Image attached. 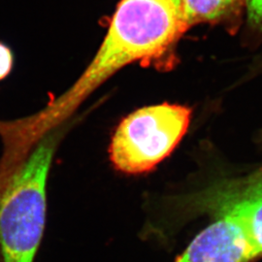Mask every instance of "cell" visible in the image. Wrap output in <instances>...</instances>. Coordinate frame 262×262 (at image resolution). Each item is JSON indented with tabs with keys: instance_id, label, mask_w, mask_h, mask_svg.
<instances>
[{
	"instance_id": "1",
	"label": "cell",
	"mask_w": 262,
	"mask_h": 262,
	"mask_svg": "<svg viewBox=\"0 0 262 262\" xmlns=\"http://www.w3.org/2000/svg\"><path fill=\"white\" fill-rule=\"evenodd\" d=\"M182 0H122L92 62L63 94L39 112L0 120L1 144L27 158L45 135L68 122L90 94L123 66L163 55L187 30Z\"/></svg>"
},
{
	"instance_id": "2",
	"label": "cell",
	"mask_w": 262,
	"mask_h": 262,
	"mask_svg": "<svg viewBox=\"0 0 262 262\" xmlns=\"http://www.w3.org/2000/svg\"><path fill=\"white\" fill-rule=\"evenodd\" d=\"M68 123L49 132L0 189V262H34L45 232L48 180Z\"/></svg>"
},
{
	"instance_id": "3",
	"label": "cell",
	"mask_w": 262,
	"mask_h": 262,
	"mask_svg": "<svg viewBox=\"0 0 262 262\" xmlns=\"http://www.w3.org/2000/svg\"><path fill=\"white\" fill-rule=\"evenodd\" d=\"M191 111L161 104L142 108L122 121L113 136L110 159L128 174L150 171L172 152L187 132Z\"/></svg>"
},
{
	"instance_id": "4",
	"label": "cell",
	"mask_w": 262,
	"mask_h": 262,
	"mask_svg": "<svg viewBox=\"0 0 262 262\" xmlns=\"http://www.w3.org/2000/svg\"><path fill=\"white\" fill-rule=\"evenodd\" d=\"M255 259L234 220L220 213L219 219L197 235L175 262H252Z\"/></svg>"
},
{
	"instance_id": "5",
	"label": "cell",
	"mask_w": 262,
	"mask_h": 262,
	"mask_svg": "<svg viewBox=\"0 0 262 262\" xmlns=\"http://www.w3.org/2000/svg\"><path fill=\"white\" fill-rule=\"evenodd\" d=\"M220 194V213L234 220L255 258L262 257V194L246 192L231 184Z\"/></svg>"
},
{
	"instance_id": "6",
	"label": "cell",
	"mask_w": 262,
	"mask_h": 262,
	"mask_svg": "<svg viewBox=\"0 0 262 262\" xmlns=\"http://www.w3.org/2000/svg\"><path fill=\"white\" fill-rule=\"evenodd\" d=\"M238 0H182L184 17L187 27L219 19L236 4Z\"/></svg>"
},
{
	"instance_id": "7",
	"label": "cell",
	"mask_w": 262,
	"mask_h": 262,
	"mask_svg": "<svg viewBox=\"0 0 262 262\" xmlns=\"http://www.w3.org/2000/svg\"><path fill=\"white\" fill-rule=\"evenodd\" d=\"M236 188L246 192L262 194V170L249 178L242 180L238 183H232Z\"/></svg>"
},
{
	"instance_id": "8",
	"label": "cell",
	"mask_w": 262,
	"mask_h": 262,
	"mask_svg": "<svg viewBox=\"0 0 262 262\" xmlns=\"http://www.w3.org/2000/svg\"><path fill=\"white\" fill-rule=\"evenodd\" d=\"M14 63V56L8 46L0 42V81L9 75Z\"/></svg>"
},
{
	"instance_id": "9",
	"label": "cell",
	"mask_w": 262,
	"mask_h": 262,
	"mask_svg": "<svg viewBox=\"0 0 262 262\" xmlns=\"http://www.w3.org/2000/svg\"><path fill=\"white\" fill-rule=\"evenodd\" d=\"M251 16L262 26V0H248Z\"/></svg>"
}]
</instances>
